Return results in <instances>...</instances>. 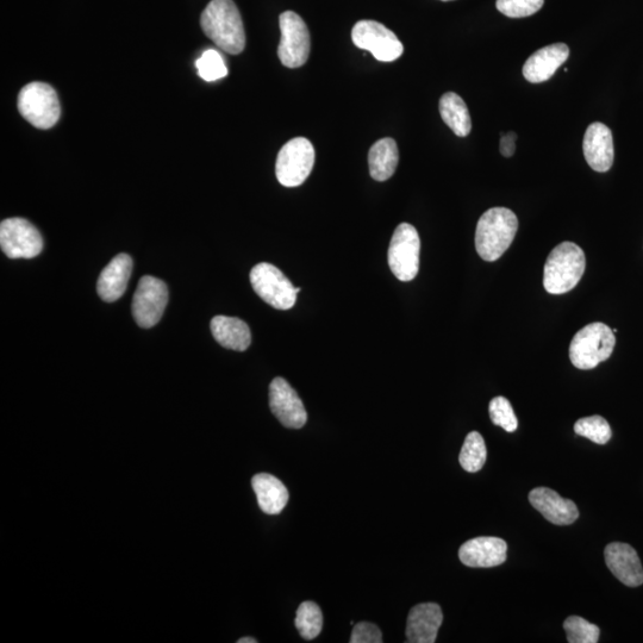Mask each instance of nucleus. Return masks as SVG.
<instances>
[{
    "label": "nucleus",
    "mask_w": 643,
    "mask_h": 643,
    "mask_svg": "<svg viewBox=\"0 0 643 643\" xmlns=\"http://www.w3.org/2000/svg\"><path fill=\"white\" fill-rule=\"evenodd\" d=\"M201 26L223 52L239 55L246 47L245 27L233 0H212L203 11Z\"/></svg>",
    "instance_id": "f257e3e1"
},
{
    "label": "nucleus",
    "mask_w": 643,
    "mask_h": 643,
    "mask_svg": "<svg viewBox=\"0 0 643 643\" xmlns=\"http://www.w3.org/2000/svg\"><path fill=\"white\" fill-rule=\"evenodd\" d=\"M518 230L517 216L507 208H492L480 217L476 249L485 261H496L508 251Z\"/></svg>",
    "instance_id": "f03ea898"
},
{
    "label": "nucleus",
    "mask_w": 643,
    "mask_h": 643,
    "mask_svg": "<svg viewBox=\"0 0 643 643\" xmlns=\"http://www.w3.org/2000/svg\"><path fill=\"white\" fill-rule=\"evenodd\" d=\"M586 267L585 253L573 242H563L548 255L543 285L552 295H564L574 289L583 278Z\"/></svg>",
    "instance_id": "7ed1b4c3"
},
{
    "label": "nucleus",
    "mask_w": 643,
    "mask_h": 643,
    "mask_svg": "<svg viewBox=\"0 0 643 643\" xmlns=\"http://www.w3.org/2000/svg\"><path fill=\"white\" fill-rule=\"evenodd\" d=\"M615 333L607 324L596 322L580 329L570 345V359L579 370H592L614 352Z\"/></svg>",
    "instance_id": "20e7f679"
},
{
    "label": "nucleus",
    "mask_w": 643,
    "mask_h": 643,
    "mask_svg": "<svg viewBox=\"0 0 643 643\" xmlns=\"http://www.w3.org/2000/svg\"><path fill=\"white\" fill-rule=\"evenodd\" d=\"M17 106L24 120L39 129L54 127L61 115L59 97L53 87L37 81L23 87Z\"/></svg>",
    "instance_id": "39448f33"
},
{
    "label": "nucleus",
    "mask_w": 643,
    "mask_h": 643,
    "mask_svg": "<svg viewBox=\"0 0 643 643\" xmlns=\"http://www.w3.org/2000/svg\"><path fill=\"white\" fill-rule=\"evenodd\" d=\"M251 283L262 301L274 309L290 310L295 307L297 289L278 267L261 262L251 272Z\"/></svg>",
    "instance_id": "423d86ee"
},
{
    "label": "nucleus",
    "mask_w": 643,
    "mask_h": 643,
    "mask_svg": "<svg viewBox=\"0 0 643 643\" xmlns=\"http://www.w3.org/2000/svg\"><path fill=\"white\" fill-rule=\"evenodd\" d=\"M315 165V148L305 137H296L280 149L276 176L285 187L301 186Z\"/></svg>",
    "instance_id": "0eeeda50"
},
{
    "label": "nucleus",
    "mask_w": 643,
    "mask_h": 643,
    "mask_svg": "<svg viewBox=\"0 0 643 643\" xmlns=\"http://www.w3.org/2000/svg\"><path fill=\"white\" fill-rule=\"evenodd\" d=\"M421 240L415 227L402 223L393 233L389 248V266L401 282H411L420 271Z\"/></svg>",
    "instance_id": "6e6552de"
},
{
    "label": "nucleus",
    "mask_w": 643,
    "mask_h": 643,
    "mask_svg": "<svg viewBox=\"0 0 643 643\" xmlns=\"http://www.w3.org/2000/svg\"><path fill=\"white\" fill-rule=\"evenodd\" d=\"M282 40L278 56L285 67L298 68L307 64L311 51L310 31L303 18L293 11H285L279 17Z\"/></svg>",
    "instance_id": "1a4fd4ad"
},
{
    "label": "nucleus",
    "mask_w": 643,
    "mask_h": 643,
    "mask_svg": "<svg viewBox=\"0 0 643 643\" xmlns=\"http://www.w3.org/2000/svg\"><path fill=\"white\" fill-rule=\"evenodd\" d=\"M0 247L9 259H33L42 252L43 239L24 218H8L0 224Z\"/></svg>",
    "instance_id": "9d476101"
},
{
    "label": "nucleus",
    "mask_w": 643,
    "mask_h": 643,
    "mask_svg": "<svg viewBox=\"0 0 643 643\" xmlns=\"http://www.w3.org/2000/svg\"><path fill=\"white\" fill-rule=\"evenodd\" d=\"M355 46L372 53L382 62H392L401 58L404 47L393 31L376 21H359L352 30Z\"/></svg>",
    "instance_id": "9b49d317"
},
{
    "label": "nucleus",
    "mask_w": 643,
    "mask_h": 643,
    "mask_svg": "<svg viewBox=\"0 0 643 643\" xmlns=\"http://www.w3.org/2000/svg\"><path fill=\"white\" fill-rule=\"evenodd\" d=\"M168 302L167 286L162 280L151 276L143 277L133 298V316L141 328L156 326L164 315Z\"/></svg>",
    "instance_id": "f8f14e48"
},
{
    "label": "nucleus",
    "mask_w": 643,
    "mask_h": 643,
    "mask_svg": "<svg viewBox=\"0 0 643 643\" xmlns=\"http://www.w3.org/2000/svg\"><path fill=\"white\" fill-rule=\"evenodd\" d=\"M270 408L286 428L301 429L308 421L302 399L284 378L273 379L270 385Z\"/></svg>",
    "instance_id": "ddd939ff"
},
{
    "label": "nucleus",
    "mask_w": 643,
    "mask_h": 643,
    "mask_svg": "<svg viewBox=\"0 0 643 643\" xmlns=\"http://www.w3.org/2000/svg\"><path fill=\"white\" fill-rule=\"evenodd\" d=\"M605 563L611 573L629 588L643 584V567L638 553L627 543L614 542L605 548Z\"/></svg>",
    "instance_id": "4468645a"
},
{
    "label": "nucleus",
    "mask_w": 643,
    "mask_h": 643,
    "mask_svg": "<svg viewBox=\"0 0 643 643\" xmlns=\"http://www.w3.org/2000/svg\"><path fill=\"white\" fill-rule=\"evenodd\" d=\"M507 551V542L485 536L465 542L459 549V558L468 567L490 568L504 564Z\"/></svg>",
    "instance_id": "2eb2a0df"
},
{
    "label": "nucleus",
    "mask_w": 643,
    "mask_h": 643,
    "mask_svg": "<svg viewBox=\"0 0 643 643\" xmlns=\"http://www.w3.org/2000/svg\"><path fill=\"white\" fill-rule=\"evenodd\" d=\"M585 160L593 171L608 172L614 164V140L611 130L603 123H592L584 136Z\"/></svg>",
    "instance_id": "dca6fc26"
},
{
    "label": "nucleus",
    "mask_w": 643,
    "mask_h": 643,
    "mask_svg": "<svg viewBox=\"0 0 643 643\" xmlns=\"http://www.w3.org/2000/svg\"><path fill=\"white\" fill-rule=\"evenodd\" d=\"M529 502L547 521L557 526H568L578 520L577 505L554 490L536 488L529 493Z\"/></svg>",
    "instance_id": "f3484780"
},
{
    "label": "nucleus",
    "mask_w": 643,
    "mask_h": 643,
    "mask_svg": "<svg viewBox=\"0 0 643 643\" xmlns=\"http://www.w3.org/2000/svg\"><path fill=\"white\" fill-rule=\"evenodd\" d=\"M443 622L442 609L436 603H422L410 610L407 624L409 643H434Z\"/></svg>",
    "instance_id": "a211bd4d"
},
{
    "label": "nucleus",
    "mask_w": 643,
    "mask_h": 643,
    "mask_svg": "<svg viewBox=\"0 0 643 643\" xmlns=\"http://www.w3.org/2000/svg\"><path fill=\"white\" fill-rule=\"evenodd\" d=\"M570 56V48L565 43H555L539 49L523 66V76L529 83L540 84L551 79L555 72Z\"/></svg>",
    "instance_id": "6ab92c4d"
},
{
    "label": "nucleus",
    "mask_w": 643,
    "mask_h": 643,
    "mask_svg": "<svg viewBox=\"0 0 643 643\" xmlns=\"http://www.w3.org/2000/svg\"><path fill=\"white\" fill-rule=\"evenodd\" d=\"M131 271H133V260L129 255L124 253L116 255L99 276L98 296L108 303L120 299L127 290Z\"/></svg>",
    "instance_id": "aec40b11"
},
{
    "label": "nucleus",
    "mask_w": 643,
    "mask_h": 643,
    "mask_svg": "<svg viewBox=\"0 0 643 643\" xmlns=\"http://www.w3.org/2000/svg\"><path fill=\"white\" fill-rule=\"evenodd\" d=\"M210 328L212 336L224 348L245 352L251 346V329L240 318L216 316L212 318Z\"/></svg>",
    "instance_id": "412c9836"
},
{
    "label": "nucleus",
    "mask_w": 643,
    "mask_h": 643,
    "mask_svg": "<svg viewBox=\"0 0 643 643\" xmlns=\"http://www.w3.org/2000/svg\"><path fill=\"white\" fill-rule=\"evenodd\" d=\"M253 490L258 504L267 515H278L289 502V491L280 480L271 474L260 473L252 479Z\"/></svg>",
    "instance_id": "4be33fe9"
},
{
    "label": "nucleus",
    "mask_w": 643,
    "mask_h": 643,
    "mask_svg": "<svg viewBox=\"0 0 643 643\" xmlns=\"http://www.w3.org/2000/svg\"><path fill=\"white\" fill-rule=\"evenodd\" d=\"M398 162V146L391 137H385L374 143L368 153L371 177L377 181L389 180L395 174Z\"/></svg>",
    "instance_id": "5701e85b"
},
{
    "label": "nucleus",
    "mask_w": 643,
    "mask_h": 643,
    "mask_svg": "<svg viewBox=\"0 0 643 643\" xmlns=\"http://www.w3.org/2000/svg\"><path fill=\"white\" fill-rule=\"evenodd\" d=\"M440 114L443 122L459 137L471 133L472 121L466 103L457 93L448 92L440 99Z\"/></svg>",
    "instance_id": "b1692460"
},
{
    "label": "nucleus",
    "mask_w": 643,
    "mask_h": 643,
    "mask_svg": "<svg viewBox=\"0 0 643 643\" xmlns=\"http://www.w3.org/2000/svg\"><path fill=\"white\" fill-rule=\"evenodd\" d=\"M488 457L483 436L472 432L466 436L464 446L461 448L459 463L465 471L476 473L482 470Z\"/></svg>",
    "instance_id": "393cba45"
},
{
    "label": "nucleus",
    "mask_w": 643,
    "mask_h": 643,
    "mask_svg": "<svg viewBox=\"0 0 643 643\" xmlns=\"http://www.w3.org/2000/svg\"><path fill=\"white\" fill-rule=\"evenodd\" d=\"M295 624L303 639L308 641L316 639L323 627L320 607L314 602H304L299 605Z\"/></svg>",
    "instance_id": "a878e982"
},
{
    "label": "nucleus",
    "mask_w": 643,
    "mask_h": 643,
    "mask_svg": "<svg viewBox=\"0 0 643 643\" xmlns=\"http://www.w3.org/2000/svg\"><path fill=\"white\" fill-rule=\"evenodd\" d=\"M574 432L583 438L589 439L597 445H605L611 439V428L607 420L602 416H591L580 418L574 424Z\"/></svg>",
    "instance_id": "bb28decb"
},
{
    "label": "nucleus",
    "mask_w": 643,
    "mask_h": 643,
    "mask_svg": "<svg viewBox=\"0 0 643 643\" xmlns=\"http://www.w3.org/2000/svg\"><path fill=\"white\" fill-rule=\"evenodd\" d=\"M567 641L570 643H597L601 629L583 617L571 616L564 622Z\"/></svg>",
    "instance_id": "cd10ccee"
},
{
    "label": "nucleus",
    "mask_w": 643,
    "mask_h": 643,
    "mask_svg": "<svg viewBox=\"0 0 643 643\" xmlns=\"http://www.w3.org/2000/svg\"><path fill=\"white\" fill-rule=\"evenodd\" d=\"M198 76L205 81H216L228 76V68L223 56L215 51L208 49L201 58L196 61Z\"/></svg>",
    "instance_id": "c85d7f7f"
},
{
    "label": "nucleus",
    "mask_w": 643,
    "mask_h": 643,
    "mask_svg": "<svg viewBox=\"0 0 643 643\" xmlns=\"http://www.w3.org/2000/svg\"><path fill=\"white\" fill-rule=\"evenodd\" d=\"M490 417L495 426L501 427L508 433L516 432L517 417L507 398L496 397L490 402Z\"/></svg>",
    "instance_id": "c756f323"
},
{
    "label": "nucleus",
    "mask_w": 643,
    "mask_h": 643,
    "mask_svg": "<svg viewBox=\"0 0 643 643\" xmlns=\"http://www.w3.org/2000/svg\"><path fill=\"white\" fill-rule=\"evenodd\" d=\"M545 0H497V9L510 18L529 17L542 9Z\"/></svg>",
    "instance_id": "7c9ffc66"
},
{
    "label": "nucleus",
    "mask_w": 643,
    "mask_h": 643,
    "mask_svg": "<svg viewBox=\"0 0 643 643\" xmlns=\"http://www.w3.org/2000/svg\"><path fill=\"white\" fill-rule=\"evenodd\" d=\"M383 635L376 624L360 622L355 624L351 643H382Z\"/></svg>",
    "instance_id": "2f4dec72"
},
{
    "label": "nucleus",
    "mask_w": 643,
    "mask_h": 643,
    "mask_svg": "<svg viewBox=\"0 0 643 643\" xmlns=\"http://www.w3.org/2000/svg\"><path fill=\"white\" fill-rule=\"evenodd\" d=\"M516 140H517V135L514 133V131H509L507 134H502V139H501V154L505 156V158H510V156H513L516 151Z\"/></svg>",
    "instance_id": "473e14b6"
},
{
    "label": "nucleus",
    "mask_w": 643,
    "mask_h": 643,
    "mask_svg": "<svg viewBox=\"0 0 643 643\" xmlns=\"http://www.w3.org/2000/svg\"><path fill=\"white\" fill-rule=\"evenodd\" d=\"M258 641L253 638H242L237 643H257Z\"/></svg>",
    "instance_id": "72a5a7b5"
},
{
    "label": "nucleus",
    "mask_w": 643,
    "mask_h": 643,
    "mask_svg": "<svg viewBox=\"0 0 643 643\" xmlns=\"http://www.w3.org/2000/svg\"><path fill=\"white\" fill-rule=\"evenodd\" d=\"M442 2H452V0H442Z\"/></svg>",
    "instance_id": "f704fd0d"
}]
</instances>
